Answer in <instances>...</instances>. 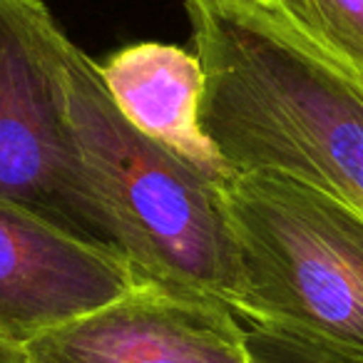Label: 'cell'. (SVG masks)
I'll return each mask as SVG.
<instances>
[{
    "label": "cell",
    "instance_id": "6da1fadb",
    "mask_svg": "<svg viewBox=\"0 0 363 363\" xmlns=\"http://www.w3.org/2000/svg\"><path fill=\"white\" fill-rule=\"evenodd\" d=\"M202 127L229 172L274 169L363 214V77L257 0H184Z\"/></svg>",
    "mask_w": 363,
    "mask_h": 363
},
{
    "label": "cell",
    "instance_id": "7a4b0ae2",
    "mask_svg": "<svg viewBox=\"0 0 363 363\" xmlns=\"http://www.w3.org/2000/svg\"><path fill=\"white\" fill-rule=\"evenodd\" d=\"M62 87L82 167L137 284L237 313L239 264L224 184L130 125L100 65L62 40Z\"/></svg>",
    "mask_w": 363,
    "mask_h": 363
},
{
    "label": "cell",
    "instance_id": "3957f363",
    "mask_svg": "<svg viewBox=\"0 0 363 363\" xmlns=\"http://www.w3.org/2000/svg\"><path fill=\"white\" fill-rule=\"evenodd\" d=\"M237 316L363 348V214L274 169L224 182Z\"/></svg>",
    "mask_w": 363,
    "mask_h": 363
},
{
    "label": "cell",
    "instance_id": "277c9868",
    "mask_svg": "<svg viewBox=\"0 0 363 363\" xmlns=\"http://www.w3.org/2000/svg\"><path fill=\"white\" fill-rule=\"evenodd\" d=\"M62 40L43 0H0V197L122 254L67 115Z\"/></svg>",
    "mask_w": 363,
    "mask_h": 363
},
{
    "label": "cell",
    "instance_id": "5b68a950",
    "mask_svg": "<svg viewBox=\"0 0 363 363\" xmlns=\"http://www.w3.org/2000/svg\"><path fill=\"white\" fill-rule=\"evenodd\" d=\"M28 363H252L229 306L137 284L130 294L26 343Z\"/></svg>",
    "mask_w": 363,
    "mask_h": 363
},
{
    "label": "cell",
    "instance_id": "8992f818",
    "mask_svg": "<svg viewBox=\"0 0 363 363\" xmlns=\"http://www.w3.org/2000/svg\"><path fill=\"white\" fill-rule=\"evenodd\" d=\"M137 286L130 262L0 197V333L26 346Z\"/></svg>",
    "mask_w": 363,
    "mask_h": 363
},
{
    "label": "cell",
    "instance_id": "52a82bcc",
    "mask_svg": "<svg viewBox=\"0 0 363 363\" xmlns=\"http://www.w3.org/2000/svg\"><path fill=\"white\" fill-rule=\"evenodd\" d=\"M97 65L112 102L135 130L219 184L232 177L202 127L204 70L194 50L147 40L122 48Z\"/></svg>",
    "mask_w": 363,
    "mask_h": 363
},
{
    "label": "cell",
    "instance_id": "ba28073f",
    "mask_svg": "<svg viewBox=\"0 0 363 363\" xmlns=\"http://www.w3.org/2000/svg\"><path fill=\"white\" fill-rule=\"evenodd\" d=\"M333 62L363 77V0H257Z\"/></svg>",
    "mask_w": 363,
    "mask_h": 363
},
{
    "label": "cell",
    "instance_id": "9c48e42d",
    "mask_svg": "<svg viewBox=\"0 0 363 363\" xmlns=\"http://www.w3.org/2000/svg\"><path fill=\"white\" fill-rule=\"evenodd\" d=\"M247 351L252 363H363V348L267 326L247 328Z\"/></svg>",
    "mask_w": 363,
    "mask_h": 363
},
{
    "label": "cell",
    "instance_id": "30bf717a",
    "mask_svg": "<svg viewBox=\"0 0 363 363\" xmlns=\"http://www.w3.org/2000/svg\"><path fill=\"white\" fill-rule=\"evenodd\" d=\"M0 363H28L26 346L11 341V338L0 333Z\"/></svg>",
    "mask_w": 363,
    "mask_h": 363
}]
</instances>
